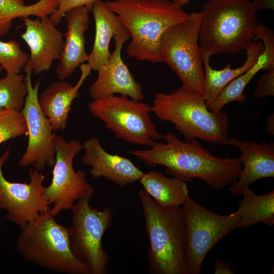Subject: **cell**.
I'll use <instances>...</instances> for the list:
<instances>
[{
    "label": "cell",
    "instance_id": "6da1fadb",
    "mask_svg": "<svg viewBox=\"0 0 274 274\" xmlns=\"http://www.w3.org/2000/svg\"><path fill=\"white\" fill-rule=\"evenodd\" d=\"M163 139L165 143L157 141L150 149L126 152L149 166H165L167 175L185 182L200 179L215 190L230 186L242 172L243 166L238 158L217 157L197 139L184 142L173 132L166 133Z\"/></svg>",
    "mask_w": 274,
    "mask_h": 274
},
{
    "label": "cell",
    "instance_id": "7a4b0ae2",
    "mask_svg": "<svg viewBox=\"0 0 274 274\" xmlns=\"http://www.w3.org/2000/svg\"><path fill=\"white\" fill-rule=\"evenodd\" d=\"M128 30L126 52L139 61L161 63L159 43L164 32L185 20L189 14L168 0H113L106 2Z\"/></svg>",
    "mask_w": 274,
    "mask_h": 274
},
{
    "label": "cell",
    "instance_id": "3957f363",
    "mask_svg": "<svg viewBox=\"0 0 274 274\" xmlns=\"http://www.w3.org/2000/svg\"><path fill=\"white\" fill-rule=\"evenodd\" d=\"M257 11L248 0H207L198 35L202 51L211 57L245 50L257 32Z\"/></svg>",
    "mask_w": 274,
    "mask_h": 274
},
{
    "label": "cell",
    "instance_id": "277c9868",
    "mask_svg": "<svg viewBox=\"0 0 274 274\" xmlns=\"http://www.w3.org/2000/svg\"><path fill=\"white\" fill-rule=\"evenodd\" d=\"M139 197L149 246V274H187L185 263V218L183 208L157 204L143 188Z\"/></svg>",
    "mask_w": 274,
    "mask_h": 274
},
{
    "label": "cell",
    "instance_id": "5b68a950",
    "mask_svg": "<svg viewBox=\"0 0 274 274\" xmlns=\"http://www.w3.org/2000/svg\"><path fill=\"white\" fill-rule=\"evenodd\" d=\"M151 111L160 120L173 123L186 140L229 145L228 116L209 109L199 92L183 86L169 93L155 92Z\"/></svg>",
    "mask_w": 274,
    "mask_h": 274
},
{
    "label": "cell",
    "instance_id": "8992f818",
    "mask_svg": "<svg viewBox=\"0 0 274 274\" xmlns=\"http://www.w3.org/2000/svg\"><path fill=\"white\" fill-rule=\"evenodd\" d=\"M20 228L16 246L25 260L55 272L88 274L71 251L67 227L56 221L51 207Z\"/></svg>",
    "mask_w": 274,
    "mask_h": 274
},
{
    "label": "cell",
    "instance_id": "52a82bcc",
    "mask_svg": "<svg viewBox=\"0 0 274 274\" xmlns=\"http://www.w3.org/2000/svg\"><path fill=\"white\" fill-rule=\"evenodd\" d=\"M201 12H192L184 21L168 28L159 43V54L176 74L182 86L203 95L204 68L198 35Z\"/></svg>",
    "mask_w": 274,
    "mask_h": 274
},
{
    "label": "cell",
    "instance_id": "ba28073f",
    "mask_svg": "<svg viewBox=\"0 0 274 274\" xmlns=\"http://www.w3.org/2000/svg\"><path fill=\"white\" fill-rule=\"evenodd\" d=\"M92 195L78 199L71 208L72 222L67 227L71 251L88 274H105L110 257L102 238L110 227L114 212L110 207L100 211L89 204Z\"/></svg>",
    "mask_w": 274,
    "mask_h": 274
},
{
    "label": "cell",
    "instance_id": "9c48e42d",
    "mask_svg": "<svg viewBox=\"0 0 274 274\" xmlns=\"http://www.w3.org/2000/svg\"><path fill=\"white\" fill-rule=\"evenodd\" d=\"M91 114L104 123L118 139L151 147L163 135L151 119V106L126 95L93 99L88 104Z\"/></svg>",
    "mask_w": 274,
    "mask_h": 274
},
{
    "label": "cell",
    "instance_id": "30bf717a",
    "mask_svg": "<svg viewBox=\"0 0 274 274\" xmlns=\"http://www.w3.org/2000/svg\"><path fill=\"white\" fill-rule=\"evenodd\" d=\"M185 218V263L187 274H199L204 259L213 247L237 228L239 214L212 212L189 195L182 205Z\"/></svg>",
    "mask_w": 274,
    "mask_h": 274
},
{
    "label": "cell",
    "instance_id": "8fae6325",
    "mask_svg": "<svg viewBox=\"0 0 274 274\" xmlns=\"http://www.w3.org/2000/svg\"><path fill=\"white\" fill-rule=\"evenodd\" d=\"M55 161L53 166L51 183L46 187L45 193L51 212L56 216L63 210L71 209L79 198L93 195L94 189L86 179L82 169L75 171L73 167L75 157L83 149L78 140L66 141L57 135L54 138Z\"/></svg>",
    "mask_w": 274,
    "mask_h": 274
},
{
    "label": "cell",
    "instance_id": "7c38bea8",
    "mask_svg": "<svg viewBox=\"0 0 274 274\" xmlns=\"http://www.w3.org/2000/svg\"><path fill=\"white\" fill-rule=\"evenodd\" d=\"M10 152L9 148L0 157V210L6 211V218L21 228L50 206L43 185L45 176L42 171L30 168L28 183L13 182L5 178L2 168Z\"/></svg>",
    "mask_w": 274,
    "mask_h": 274
},
{
    "label": "cell",
    "instance_id": "4fadbf2b",
    "mask_svg": "<svg viewBox=\"0 0 274 274\" xmlns=\"http://www.w3.org/2000/svg\"><path fill=\"white\" fill-rule=\"evenodd\" d=\"M24 78L27 94L21 111L27 127L28 140L26 150L18 161L20 167L31 166L43 171L46 167H53L55 161L54 138L56 133L49 119L43 114L39 104L40 82L34 86L31 82L32 72L25 71Z\"/></svg>",
    "mask_w": 274,
    "mask_h": 274
},
{
    "label": "cell",
    "instance_id": "5bb4252c",
    "mask_svg": "<svg viewBox=\"0 0 274 274\" xmlns=\"http://www.w3.org/2000/svg\"><path fill=\"white\" fill-rule=\"evenodd\" d=\"M129 38V33L123 25L114 35L115 49L108 61L97 70V77L90 87L89 93L93 99L119 94L136 100H144L142 85L136 81L121 57L123 44Z\"/></svg>",
    "mask_w": 274,
    "mask_h": 274
},
{
    "label": "cell",
    "instance_id": "9a60e30c",
    "mask_svg": "<svg viewBox=\"0 0 274 274\" xmlns=\"http://www.w3.org/2000/svg\"><path fill=\"white\" fill-rule=\"evenodd\" d=\"M25 30L21 38L30 50L29 58L24 71L36 74L49 71L53 61L60 58L64 45V34L56 27L49 16L21 18Z\"/></svg>",
    "mask_w": 274,
    "mask_h": 274
},
{
    "label": "cell",
    "instance_id": "2e32d148",
    "mask_svg": "<svg viewBox=\"0 0 274 274\" xmlns=\"http://www.w3.org/2000/svg\"><path fill=\"white\" fill-rule=\"evenodd\" d=\"M82 146L81 162L90 166L89 173L93 178L103 177L125 187L139 181L144 174L129 158L107 152L96 136L85 140Z\"/></svg>",
    "mask_w": 274,
    "mask_h": 274
},
{
    "label": "cell",
    "instance_id": "e0dca14e",
    "mask_svg": "<svg viewBox=\"0 0 274 274\" xmlns=\"http://www.w3.org/2000/svg\"><path fill=\"white\" fill-rule=\"evenodd\" d=\"M229 145L241 151L238 158L242 164V172L236 181L230 185L229 191L235 196L258 180L274 178V143L263 141L260 144L254 141L229 139Z\"/></svg>",
    "mask_w": 274,
    "mask_h": 274
},
{
    "label": "cell",
    "instance_id": "ac0fdd59",
    "mask_svg": "<svg viewBox=\"0 0 274 274\" xmlns=\"http://www.w3.org/2000/svg\"><path fill=\"white\" fill-rule=\"evenodd\" d=\"M90 12L88 8L82 6L72 9L64 14L67 30L64 33V48L56 69L60 80L70 77L77 67L88 60L85 32L89 27Z\"/></svg>",
    "mask_w": 274,
    "mask_h": 274
},
{
    "label": "cell",
    "instance_id": "d6986e66",
    "mask_svg": "<svg viewBox=\"0 0 274 274\" xmlns=\"http://www.w3.org/2000/svg\"><path fill=\"white\" fill-rule=\"evenodd\" d=\"M80 68L81 76L75 86L59 80L45 88L39 98L41 110L49 119L54 130L65 129L72 102L79 96V90L92 70L86 63L81 64Z\"/></svg>",
    "mask_w": 274,
    "mask_h": 274
},
{
    "label": "cell",
    "instance_id": "ffe728a7",
    "mask_svg": "<svg viewBox=\"0 0 274 274\" xmlns=\"http://www.w3.org/2000/svg\"><path fill=\"white\" fill-rule=\"evenodd\" d=\"M91 11L94 19L95 37L87 63L91 70L97 71L110 57V41L123 24L106 3L101 0L93 4Z\"/></svg>",
    "mask_w": 274,
    "mask_h": 274
},
{
    "label": "cell",
    "instance_id": "44dd1931",
    "mask_svg": "<svg viewBox=\"0 0 274 274\" xmlns=\"http://www.w3.org/2000/svg\"><path fill=\"white\" fill-rule=\"evenodd\" d=\"M262 42H253L246 48L247 58L240 66L232 68L230 64L224 68L217 70L210 64V56L202 52L204 68L203 93L205 102L209 107L217 98L221 91L233 79L243 74L251 68L263 52Z\"/></svg>",
    "mask_w": 274,
    "mask_h": 274
},
{
    "label": "cell",
    "instance_id": "7402d4cb",
    "mask_svg": "<svg viewBox=\"0 0 274 274\" xmlns=\"http://www.w3.org/2000/svg\"><path fill=\"white\" fill-rule=\"evenodd\" d=\"M145 191L159 205L164 207L182 206L189 195L186 183L174 177L150 170L139 181Z\"/></svg>",
    "mask_w": 274,
    "mask_h": 274
},
{
    "label": "cell",
    "instance_id": "603a6c76",
    "mask_svg": "<svg viewBox=\"0 0 274 274\" xmlns=\"http://www.w3.org/2000/svg\"><path fill=\"white\" fill-rule=\"evenodd\" d=\"M237 211L239 221L237 228H246L262 222L267 226L274 224V191L257 195L248 187L241 192Z\"/></svg>",
    "mask_w": 274,
    "mask_h": 274
},
{
    "label": "cell",
    "instance_id": "cb8c5ba5",
    "mask_svg": "<svg viewBox=\"0 0 274 274\" xmlns=\"http://www.w3.org/2000/svg\"><path fill=\"white\" fill-rule=\"evenodd\" d=\"M58 3V0H39L25 5L24 0H0V37L9 32L15 19L49 16L55 11Z\"/></svg>",
    "mask_w": 274,
    "mask_h": 274
},
{
    "label": "cell",
    "instance_id": "d4e9b609",
    "mask_svg": "<svg viewBox=\"0 0 274 274\" xmlns=\"http://www.w3.org/2000/svg\"><path fill=\"white\" fill-rule=\"evenodd\" d=\"M272 68L273 67L269 65L266 56L262 53L251 68L233 79L221 91L209 109L220 111L230 102L243 103L247 97L244 93L246 85L259 71H266Z\"/></svg>",
    "mask_w": 274,
    "mask_h": 274
},
{
    "label": "cell",
    "instance_id": "484cf974",
    "mask_svg": "<svg viewBox=\"0 0 274 274\" xmlns=\"http://www.w3.org/2000/svg\"><path fill=\"white\" fill-rule=\"evenodd\" d=\"M27 94V88L22 74L7 73L0 78V108L21 111Z\"/></svg>",
    "mask_w": 274,
    "mask_h": 274
},
{
    "label": "cell",
    "instance_id": "4316f807",
    "mask_svg": "<svg viewBox=\"0 0 274 274\" xmlns=\"http://www.w3.org/2000/svg\"><path fill=\"white\" fill-rule=\"evenodd\" d=\"M29 58V54L23 51L16 40L0 41V64L7 74L19 73Z\"/></svg>",
    "mask_w": 274,
    "mask_h": 274
},
{
    "label": "cell",
    "instance_id": "83f0119b",
    "mask_svg": "<svg viewBox=\"0 0 274 274\" xmlns=\"http://www.w3.org/2000/svg\"><path fill=\"white\" fill-rule=\"evenodd\" d=\"M25 135H27V127L22 111L4 109L0 114V144Z\"/></svg>",
    "mask_w": 274,
    "mask_h": 274
},
{
    "label": "cell",
    "instance_id": "f1b7e54d",
    "mask_svg": "<svg viewBox=\"0 0 274 274\" xmlns=\"http://www.w3.org/2000/svg\"><path fill=\"white\" fill-rule=\"evenodd\" d=\"M261 40L264 50L263 53L266 56L271 67H274V31L266 25L259 23L254 42Z\"/></svg>",
    "mask_w": 274,
    "mask_h": 274
},
{
    "label": "cell",
    "instance_id": "f546056e",
    "mask_svg": "<svg viewBox=\"0 0 274 274\" xmlns=\"http://www.w3.org/2000/svg\"><path fill=\"white\" fill-rule=\"evenodd\" d=\"M97 0H58V6L55 11L49 16L56 25L60 23L65 13L74 8L84 6L91 11L93 4Z\"/></svg>",
    "mask_w": 274,
    "mask_h": 274
},
{
    "label": "cell",
    "instance_id": "4dcf8cb0",
    "mask_svg": "<svg viewBox=\"0 0 274 274\" xmlns=\"http://www.w3.org/2000/svg\"><path fill=\"white\" fill-rule=\"evenodd\" d=\"M253 95L257 98L273 96L274 67L267 70L259 78Z\"/></svg>",
    "mask_w": 274,
    "mask_h": 274
},
{
    "label": "cell",
    "instance_id": "1f68e13d",
    "mask_svg": "<svg viewBox=\"0 0 274 274\" xmlns=\"http://www.w3.org/2000/svg\"><path fill=\"white\" fill-rule=\"evenodd\" d=\"M233 268L228 264L224 260L218 258L215 261L214 274H233Z\"/></svg>",
    "mask_w": 274,
    "mask_h": 274
},
{
    "label": "cell",
    "instance_id": "d6a6232c",
    "mask_svg": "<svg viewBox=\"0 0 274 274\" xmlns=\"http://www.w3.org/2000/svg\"><path fill=\"white\" fill-rule=\"evenodd\" d=\"M252 3L257 11L265 9L274 10V0H253Z\"/></svg>",
    "mask_w": 274,
    "mask_h": 274
},
{
    "label": "cell",
    "instance_id": "836d02e7",
    "mask_svg": "<svg viewBox=\"0 0 274 274\" xmlns=\"http://www.w3.org/2000/svg\"><path fill=\"white\" fill-rule=\"evenodd\" d=\"M266 130L272 135H274V114L271 113L266 119Z\"/></svg>",
    "mask_w": 274,
    "mask_h": 274
},
{
    "label": "cell",
    "instance_id": "e575fe53",
    "mask_svg": "<svg viewBox=\"0 0 274 274\" xmlns=\"http://www.w3.org/2000/svg\"><path fill=\"white\" fill-rule=\"evenodd\" d=\"M190 0H173V2L178 6L183 7L189 2Z\"/></svg>",
    "mask_w": 274,
    "mask_h": 274
},
{
    "label": "cell",
    "instance_id": "d590c367",
    "mask_svg": "<svg viewBox=\"0 0 274 274\" xmlns=\"http://www.w3.org/2000/svg\"><path fill=\"white\" fill-rule=\"evenodd\" d=\"M4 110V109L0 108V114Z\"/></svg>",
    "mask_w": 274,
    "mask_h": 274
}]
</instances>
